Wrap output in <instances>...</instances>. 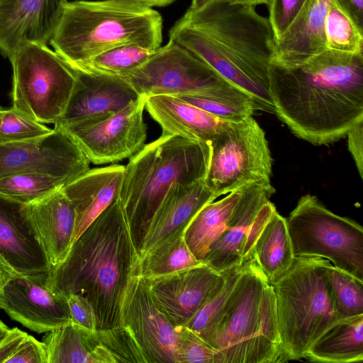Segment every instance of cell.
Instances as JSON below:
<instances>
[{"instance_id":"f1b7e54d","label":"cell","mask_w":363,"mask_h":363,"mask_svg":"<svg viewBox=\"0 0 363 363\" xmlns=\"http://www.w3.org/2000/svg\"><path fill=\"white\" fill-rule=\"evenodd\" d=\"M243 187L205 205L186 225L184 233L185 241L199 261L203 262L211 245L224 230L242 196Z\"/></svg>"},{"instance_id":"74e56055","label":"cell","mask_w":363,"mask_h":363,"mask_svg":"<svg viewBox=\"0 0 363 363\" xmlns=\"http://www.w3.org/2000/svg\"><path fill=\"white\" fill-rule=\"evenodd\" d=\"M52 130L12 107H0V144L42 137Z\"/></svg>"},{"instance_id":"8992f818","label":"cell","mask_w":363,"mask_h":363,"mask_svg":"<svg viewBox=\"0 0 363 363\" xmlns=\"http://www.w3.org/2000/svg\"><path fill=\"white\" fill-rule=\"evenodd\" d=\"M199 335L216 350L219 363L284 362L274 293L251 256L221 315Z\"/></svg>"},{"instance_id":"bcb514c9","label":"cell","mask_w":363,"mask_h":363,"mask_svg":"<svg viewBox=\"0 0 363 363\" xmlns=\"http://www.w3.org/2000/svg\"><path fill=\"white\" fill-rule=\"evenodd\" d=\"M18 275L19 274L13 270L0 255V293L9 281Z\"/></svg>"},{"instance_id":"ffe728a7","label":"cell","mask_w":363,"mask_h":363,"mask_svg":"<svg viewBox=\"0 0 363 363\" xmlns=\"http://www.w3.org/2000/svg\"><path fill=\"white\" fill-rule=\"evenodd\" d=\"M274 192L271 182L245 186L224 230L211 245L203 262L218 273L241 265L252 226Z\"/></svg>"},{"instance_id":"f6af8a7d","label":"cell","mask_w":363,"mask_h":363,"mask_svg":"<svg viewBox=\"0 0 363 363\" xmlns=\"http://www.w3.org/2000/svg\"><path fill=\"white\" fill-rule=\"evenodd\" d=\"M348 11L357 23L362 28L363 0H338Z\"/></svg>"},{"instance_id":"ab89813d","label":"cell","mask_w":363,"mask_h":363,"mask_svg":"<svg viewBox=\"0 0 363 363\" xmlns=\"http://www.w3.org/2000/svg\"><path fill=\"white\" fill-rule=\"evenodd\" d=\"M304 0H273L268 7L269 20L275 40L281 35L297 13Z\"/></svg>"},{"instance_id":"7a4b0ae2","label":"cell","mask_w":363,"mask_h":363,"mask_svg":"<svg viewBox=\"0 0 363 363\" xmlns=\"http://www.w3.org/2000/svg\"><path fill=\"white\" fill-rule=\"evenodd\" d=\"M169 36L247 93L259 111L274 113L269 70L275 36L269 18L255 7L209 0L188 9Z\"/></svg>"},{"instance_id":"603a6c76","label":"cell","mask_w":363,"mask_h":363,"mask_svg":"<svg viewBox=\"0 0 363 363\" xmlns=\"http://www.w3.org/2000/svg\"><path fill=\"white\" fill-rule=\"evenodd\" d=\"M124 169L117 164L89 169L62 188L75 214L73 242L118 199Z\"/></svg>"},{"instance_id":"e575fe53","label":"cell","mask_w":363,"mask_h":363,"mask_svg":"<svg viewBox=\"0 0 363 363\" xmlns=\"http://www.w3.org/2000/svg\"><path fill=\"white\" fill-rule=\"evenodd\" d=\"M242 267L243 262L240 266L221 272L208 298L184 326L200 335L218 319L238 282Z\"/></svg>"},{"instance_id":"f907efd6","label":"cell","mask_w":363,"mask_h":363,"mask_svg":"<svg viewBox=\"0 0 363 363\" xmlns=\"http://www.w3.org/2000/svg\"><path fill=\"white\" fill-rule=\"evenodd\" d=\"M9 330L10 328H9V327L5 323L0 320V342L6 335Z\"/></svg>"},{"instance_id":"52a82bcc","label":"cell","mask_w":363,"mask_h":363,"mask_svg":"<svg viewBox=\"0 0 363 363\" xmlns=\"http://www.w3.org/2000/svg\"><path fill=\"white\" fill-rule=\"evenodd\" d=\"M330 263L320 257H295L290 268L271 284L284 362L306 359L312 345L343 319L328 279Z\"/></svg>"},{"instance_id":"8fae6325","label":"cell","mask_w":363,"mask_h":363,"mask_svg":"<svg viewBox=\"0 0 363 363\" xmlns=\"http://www.w3.org/2000/svg\"><path fill=\"white\" fill-rule=\"evenodd\" d=\"M121 78L140 96L145 97L216 96L234 86L205 62L171 40L142 65Z\"/></svg>"},{"instance_id":"2e32d148","label":"cell","mask_w":363,"mask_h":363,"mask_svg":"<svg viewBox=\"0 0 363 363\" xmlns=\"http://www.w3.org/2000/svg\"><path fill=\"white\" fill-rule=\"evenodd\" d=\"M0 255L19 275L46 281L52 267L28 204L0 195Z\"/></svg>"},{"instance_id":"3957f363","label":"cell","mask_w":363,"mask_h":363,"mask_svg":"<svg viewBox=\"0 0 363 363\" xmlns=\"http://www.w3.org/2000/svg\"><path fill=\"white\" fill-rule=\"evenodd\" d=\"M139 258L117 199L73 242L46 284L65 297H85L94 308L96 330L111 328L121 325L123 295Z\"/></svg>"},{"instance_id":"44dd1931","label":"cell","mask_w":363,"mask_h":363,"mask_svg":"<svg viewBox=\"0 0 363 363\" xmlns=\"http://www.w3.org/2000/svg\"><path fill=\"white\" fill-rule=\"evenodd\" d=\"M251 256L270 283L291 267L294 255L286 218L269 201L259 211L244 250V260Z\"/></svg>"},{"instance_id":"d590c367","label":"cell","mask_w":363,"mask_h":363,"mask_svg":"<svg viewBox=\"0 0 363 363\" xmlns=\"http://www.w3.org/2000/svg\"><path fill=\"white\" fill-rule=\"evenodd\" d=\"M327 274L335 306L341 318L363 315V281L331 263Z\"/></svg>"},{"instance_id":"cb8c5ba5","label":"cell","mask_w":363,"mask_h":363,"mask_svg":"<svg viewBox=\"0 0 363 363\" xmlns=\"http://www.w3.org/2000/svg\"><path fill=\"white\" fill-rule=\"evenodd\" d=\"M145 108L161 126L162 134L201 143L209 144L230 122L169 95L146 97Z\"/></svg>"},{"instance_id":"484cf974","label":"cell","mask_w":363,"mask_h":363,"mask_svg":"<svg viewBox=\"0 0 363 363\" xmlns=\"http://www.w3.org/2000/svg\"><path fill=\"white\" fill-rule=\"evenodd\" d=\"M216 199L204 179L174 184L152 218L140 257L171 233L186 227L205 205Z\"/></svg>"},{"instance_id":"f546056e","label":"cell","mask_w":363,"mask_h":363,"mask_svg":"<svg viewBox=\"0 0 363 363\" xmlns=\"http://www.w3.org/2000/svg\"><path fill=\"white\" fill-rule=\"evenodd\" d=\"M186 227L171 233L143 255L139 258L135 275L151 279L202 263L194 257L185 241L184 233Z\"/></svg>"},{"instance_id":"7402d4cb","label":"cell","mask_w":363,"mask_h":363,"mask_svg":"<svg viewBox=\"0 0 363 363\" xmlns=\"http://www.w3.org/2000/svg\"><path fill=\"white\" fill-rule=\"evenodd\" d=\"M331 0H304L285 30L275 40L272 62L294 67L327 49L325 16Z\"/></svg>"},{"instance_id":"4fadbf2b","label":"cell","mask_w":363,"mask_h":363,"mask_svg":"<svg viewBox=\"0 0 363 363\" xmlns=\"http://www.w3.org/2000/svg\"><path fill=\"white\" fill-rule=\"evenodd\" d=\"M89 166L79 145L58 128L42 137L0 144V178L38 173L71 182L86 172Z\"/></svg>"},{"instance_id":"7bdbcfd3","label":"cell","mask_w":363,"mask_h":363,"mask_svg":"<svg viewBox=\"0 0 363 363\" xmlns=\"http://www.w3.org/2000/svg\"><path fill=\"white\" fill-rule=\"evenodd\" d=\"M350 152L355 162L359 174L363 178V121L354 125L347 133Z\"/></svg>"},{"instance_id":"5bb4252c","label":"cell","mask_w":363,"mask_h":363,"mask_svg":"<svg viewBox=\"0 0 363 363\" xmlns=\"http://www.w3.org/2000/svg\"><path fill=\"white\" fill-rule=\"evenodd\" d=\"M121 325L130 331L147 363H177V328L156 306L147 280L139 275L128 281L121 308Z\"/></svg>"},{"instance_id":"7c38bea8","label":"cell","mask_w":363,"mask_h":363,"mask_svg":"<svg viewBox=\"0 0 363 363\" xmlns=\"http://www.w3.org/2000/svg\"><path fill=\"white\" fill-rule=\"evenodd\" d=\"M145 101L146 97L140 95L116 113L58 128L79 145L90 163L115 164L130 159L145 145Z\"/></svg>"},{"instance_id":"4316f807","label":"cell","mask_w":363,"mask_h":363,"mask_svg":"<svg viewBox=\"0 0 363 363\" xmlns=\"http://www.w3.org/2000/svg\"><path fill=\"white\" fill-rule=\"evenodd\" d=\"M46 333L42 342L48 363H114L96 332L71 323Z\"/></svg>"},{"instance_id":"d6a6232c","label":"cell","mask_w":363,"mask_h":363,"mask_svg":"<svg viewBox=\"0 0 363 363\" xmlns=\"http://www.w3.org/2000/svg\"><path fill=\"white\" fill-rule=\"evenodd\" d=\"M175 97L230 122L240 121L258 110L253 99L237 86L216 96L180 95Z\"/></svg>"},{"instance_id":"4dcf8cb0","label":"cell","mask_w":363,"mask_h":363,"mask_svg":"<svg viewBox=\"0 0 363 363\" xmlns=\"http://www.w3.org/2000/svg\"><path fill=\"white\" fill-rule=\"evenodd\" d=\"M327 48L363 55L361 28L338 0H331L324 23Z\"/></svg>"},{"instance_id":"30bf717a","label":"cell","mask_w":363,"mask_h":363,"mask_svg":"<svg viewBox=\"0 0 363 363\" xmlns=\"http://www.w3.org/2000/svg\"><path fill=\"white\" fill-rule=\"evenodd\" d=\"M205 184L216 199L252 183H269L272 158L264 130L252 116L228 122L208 144Z\"/></svg>"},{"instance_id":"836d02e7","label":"cell","mask_w":363,"mask_h":363,"mask_svg":"<svg viewBox=\"0 0 363 363\" xmlns=\"http://www.w3.org/2000/svg\"><path fill=\"white\" fill-rule=\"evenodd\" d=\"M67 180L48 174L23 173L0 178V195L30 204L60 190Z\"/></svg>"},{"instance_id":"5b68a950","label":"cell","mask_w":363,"mask_h":363,"mask_svg":"<svg viewBox=\"0 0 363 363\" xmlns=\"http://www.w3.org/2000/svg\"><path fill=\"white\" fill-rule=\"evenodd\" d=\"M162 18L130 0L67 2L50 43L70 67L123 45L156 50L162 42Z\"/></svg>"},{"instance_id":"7dc6e473","label":"cell","mask_w":363,"mask_h":363,"mask_svg":"<svg viewBox=\"0 0 363 363\" xmlns=\"http://www.w3.org/2000/svg\"><path fill=\"white\" fill-rule=\"evenodd\" d=\"M230 4H237L247 6H257L258 5H266L267 8L271 5L273 0H222Z\"/></svg>"},{"instance_id":"ee69618b","label":"cell","mask_w":363,"mask_h":363,"mask_svg":"<svg viewBox=\"0 0 363 363\" xmlns=\"http://www.w3.org/2000/svg\"><path fill=\"white\" fill-rule=\"evenodd\" d=\"M28 334L18 328L10 329L0 342V363H8Z\"/></svg>"},{"instance_id":"277c9868","label":"cell","mask_w":363,"mask_h":363,"mask_svg":"<svg viewBox=\"0 0 363 363\" xmlns=\"http://www.w3.org/2000/svg\"><path fill=\"white\" fill-rule=\"evenodd\" d=\"M209 159L208 144L167 134L130 159L118 199L139 257L152 218L170 189L204 179Z\"/></svg>"},{"instance_id":"b9f144b4","label":"cell","mask_w":363,"mask_h":363,"mask_svg":"<svg viewBox=\"0 0 363 363\" xmlns=\"http://www.w3.org/2000/svg\"><path fill=\"white\" fill-rule=\"evenodd\" d=\"M8 363H48L43 342L28 335Z\"/></svg>"},{"instance_id":"d6986e66","label":"cell","mask_w":363,"mask_h":363,"mask_svg":"<svg viewBox=\"0 0 363 363\" xmlns=\"http://www.w3.org/2000/svg\"><path fill=\"white\" fill-rule=\"evenodd\" d=\"M67 0H0V52L8 58L28 43L46 45Z\"/></svg>"},{"instance_id":"f35d334b","label":"cell","mask_w":363,"mask_h":363,"mask_svg":"<svg viewBox=\"0 0 363 363\" xmlns=\"http://www.w3.org/2000/svg\"><path fill=\"white\" fill-rule=\"evenodd\" d=\"M177 363H219V356L208 343L186 326H177Z\"/></svg>"},{"instance_id":"8d00e7d4","label":"cell","mask_w":363,"mask_h":363,"mask_svg":"<svg viewBox=\"0 0 363 363\" xmlns=\"http://www.w3.org/2000/svg\"><path fill=\"white\" fill-rule=\"evenodd\" d=\"M96 333L100 344L111 355L114 363H147L140 347L125 326L120 325L96 330Z\"/></svg>"},{"instance_id":"83f0119b","label":"cell","mask_w":363,"mask_h":363,"mask_svg":"<svg viewBox=\"0 0 363 363\" xmlns=\"http://www.w3.org/2000/svg\"><path fill=\"white\" fill-rule=\"evenodd\" d=\"M306 359L325 363L363 361V315L343 318L309 348Z\"/></svg>"},{"instance_id":"6da1fadb","label":"cell","mask_w":363,"mask_h":363,"mask_svg":"<svg viewBox=\"0 0 363 363\" xmlns=\"http://www.w3.org/2000/svg\"><path fill=\"white\" fill-rule=\"evenodd\" d=\"M269 89L274 113L295 135L333 143L363 121V55L327 48L294 67L272 62Z\"/></svg>"},{"instance_id":"d4e9b609","label":"cell","mask_w":363,"mask_h":363,"mask_svg":"<svg viewBox=\"0 0 363 363\" xmlns=\"http://www.w3.org/2000/svg\"><path fill=\"white\" fill-rule=\"evenodd\" d=\"M30 217L48 259L55 267L67 257L73 243L75 214L62 189L28 204Z\"/></svg>"},{"instance_id":"ba28073f","label":"cell","mask_w":363,"mask_h":363,"mask_svg":"<svg viewBox=\"0 0 363 363\" xmlns=\"http://www.w3.org/2000/svg\"><path fill=\"white\" fill-rule=\"evenodd\" d=\"M286 225L294 257H320L363 281V228L328 209L315 196L300 198Z\"/></svg>"},{"instance_id":"c3c4849f","label":"cell","mask_w":363,"mask_h":363,"mask_svg":"<svg viewBox=\"0 0 363 363\" xmlns=\"http://www.w3.org/2000/svg\"><path fill=\"white\" fill-rule=\"evenodd\" d=\"M132 1H135L143 5L147 6L148 7L152 6H164L168 4H170L175 0H130Z\"/></svg>"},{"instance_id":"9a60e30c","label":"cell","mask_w":363,"mask_h":363,"mask_svg":"<svg viewBox=\"0 0 363 363\" xmlns=\"http://www.w3.org/2000/svg\"><path fill=\"white\" fill-rule=\"evenodd\" d=\"M0 309L13 320L38 333L72 323L67 298L46 281L18 275L0 293Z\"/></svg>"},{"instance_id":"9c48e42d","label":"cell","mask_w":363,"mask_h":363,"mask_svg":"<svg viewBox=\"0 0 363 363\" xmlns=\"http://www.w3.org/2000/svg\"><path fill=\"white\" fill-rule=\"evenodd\" d=\"M9 59L13 67L12 108L40 123L55 124L73 89V68L46 45L26 44Z\"/></svg>"},{"instance_id":"ac0fdd59","label":"cell","mask_w":363,"mask_h":363,"mask_svg":"<svg viewBox=\"0 0 363 363\" xmlns=\"http://www.w3.org/2000/svg\"><path fill=\"white\" fill-rule=\"evenodd\" d=\"M220 275L202 262L187 269L145 279L158 309L174 326H184L208 298Z\"/></svg>"},{"instance_id":"1f68e13d","label":"cell","mask_w":363,"mask_h":363,"mask_svg":"<svg viewBox=\"0 0 363 363\" xmlns=\"http://www.w3.org/2000/svg\"><path fill=\"white\" fill-rule=\"evenodd\" d=\"M157 49L123 45L99 54L72 68L122 77L142 65Z\"/></svg>"},{"instance_id":"60d3db41","label":"cell","mask_w":363,"mask_h":363,"mask_svg":"<svg viewBox=\"0 0 363 363\" xmlns=\"http://www.w3.org/2000/svg\"><path fill=\"white\" fill-rule=\"evenodd\" d=\"M66 298L72 323L89 331L96 332V315L89 301L79 294H71Z\"/></svg>"},{"instance_id":"681fc988","label":"cell","mask_w":363,"mask_h":363,"mask_svg":"<svg viewBox=\"0 0 363 363\" xmlns=\"http://www.w3.org/2000/svg\"><path fill=\"white\" fill-rule=\"evenodd\" d=\"M209 0H191V5L189 8L190 11H196L201 8Z\"/></svg>"},{"instance_id":"e0dca14e","label":"cell","mask_w":363,"mask_h":363,"mask_svg":"<svg viewBox=\"0 0 363 363\" xmlns=\"http://www.w3.org/2000/svg\"><path fill=\"white\" fill-rule=\"evenodd\" d=\"M75 82L55 128L96 120L116 113L140 95L121 77L74 69Z\"/></svg>"}]
</instances>
